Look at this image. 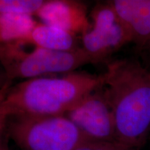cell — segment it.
<instances>
[{
	"instance_id": "2e32d148",
	"label": "cell",
	"mask_w": 150,
	"mask_h": 150,
	"mask_svg": "<svg viewBox=\"0 0 150 150\" xmlns=\"http://www.w3.org/2000/svg\"><path fill=\"white\" fill-rule=\"evenodd\" d=\"M145 48H147V50L148 51H149V52H150V40L149 41V42H148V44H147V47H146Z\"/></svg>"
},
{
	"instance_id": "52a82bcc",
	"label": "cell",
	"mask_w": 150,
	"mask_h": 150,
	"mask_svg": "<svg viewBox=\"0 0 150 150\" xmlns=\"http://www.w3.org/2000/svg\"><path fill=\"white\" fill-rule=\"evenodd\" d=\"M35 16L42 23L60 28L74 35H81L91 27L87 6L79 1L45 0Z\"/></svg>"
},
{
	"instance_id": "5b68a950",
	"label": "cell",
	"mask_w": 150,
	"mask_h": 150,
	"mask_svg": "<svg viewBox=\"0 0 150 150\" xmlns=\"http://www.w3.org/2000/svg\"><path fill=\"white\" fill-rule=\"evenodd\" d=\"M89 17L91 27L81 35V47L94 64L106 63L112 54L132 42L130 33L109 1L97 4Z\"/></svg>"
},
{
	"instance_id": "7a4b0ae2",
	"label": "cell",
	"mask_w": 150,
	"mask_h": 150,
	"mask_svg": "<svg viewBox=\"0 0 150 150\" xmlns=\"http://www.w3.org/2000/svg\"><path fill=\"white\" fill-rule=\"evenodd\" d=\"M104 79V73L74 71L23 80L0 91V104L11 116L65 115Z\"/></svg>"
},
{
	"instance_id": "ba28073f",
	"label": "cell",
	"mask_w": 150,
	"mask_h": 150,
	"mask_svg": "<svg viewBox=\"0 0 150 150\" xmlns=\"http://www.w3.org/2000/svg\"><path fill=\"white\" fill-rule=\"evenodd\" d=\"M109 2L130 33L138 51L150 40V0H113Z\"/></svg>"
},
{
	"instance_id": "8fae6325",
	"label": "cell",
	"mask_w": 150,
	"mask_h": 150,
	"mask_svg": "<svg viewBox=\"0 0 150 150\" xmlns=\"http://www.w3.org/2000/svg\"><path fill=\"white\" fill-rule=\"evenodd\" d=\"M45 0H0V13L35 16Z\"/></svg>"
},
{
	"instance_id": "30bf717a",
	"label": "cell",
	"mask_w": 150,
	"mask_h": 150,
	"mask_svg": "<svg viewBox=\"0 0 150 150\" xmlns=\"http://www.w3.org/2000/svg\"><path fill=\"white\" fill-rule=\"evenodd\" d=\"M37 23L29 15L0 13V45H22Z\"/></svg>"
},
{
	"instance_id": "4fadbf2b",
	"label": "cell",
	"mask_w": 150,
	"mask_h": 150,
	"mask_svg": "<svg viewBox=\"0 0 150 150\" xmlns=\"http://www.w3.org/2000/svg\"><path fill=\"white\" fill-rule=\"evenodd\" d=\"M10 116L11 115L8 110L0 104V149L3 145V136L6 133L7 122Z\"/></svg>"
},
{
	"instance_id": "5bb4252c",
	"label": "cell",
	"mask_w": 150,
	"mask_h": 150,
	"mask_svg": "<svg viewBox=\"0 0 150 150\" xmlns=\"http://www.w3.org/2000/svg\"><path fill=\"white\" fill-rule=\"evenodd\" d=\"M6 86H8L7 83V79L2 67L0 65V91L5 88Z\"/></svg>"
},
{
	"instance_id": "8992f818",
	"label": "cell",
	"mask_w": 150,
	"mask_h": 150,
	"mask_svg": "<svg viewBox=\"0 0 150 150\" xmlns=\"http://www.w3.org/2000/svg\"><path fill=\"white\" fill-rule=\"evenodd\" d=\"M89 141L117 142L115 122L103 86L65 114Z\"/></svg>"
},
{
	"instance_id": "7c38bea8",
	"label": "cell",
	"mask_w": 150,
	"mask_h": 150,
	"mask_svg": "<svg viewBox=\"0 0 150 150\" xmlns=\"http://www.w3.org/2000/svg\"><path fill=\"white\" fill-rule=\"evenodd\" d=\"M74 150H135L118 142L86 141Z\"/></svg>"
},
{
	"instance_id": "6da1fadb",
	"label": "cell",
	"mask_w": 150,
	"mask_h": 150,
	"mask_svg": "<svg viewBox=\"0 0 150 150\" xmlns=\"http://www.w3.org/2000/svg\"><path fill=\"white\" fill-rule=\"evenodd\" d=\"M104 74L116 140L140 150L150 135V72L136 60L122 59L107 62Z\"/></svg>"
},
{
	"instance_id": "e0dca14e",
	"label": "cell",
	"mask_w": 150,
	"mask_h": 150,
	"mask_svg": "<svg viewBox=\"0 0 150 150\" xmlns=\"http://www.w3.org/2000/svg\"><path fill=\"white\" fill-rule=\"evenodd\" d=\"M149 138H150V135H149Z\"/></svg>"
},
{
	"instance_id": "3957f363",
	"label": "cell",
	"mask_w": 150,
	"mask_h": 150,
	"mask_svg": "<svg viewBox=\"0 0 150 150\" xmlns=\"http://www.w3.org/2000/svg\"><path fill=\"white\" fill-rule=\"evenodd\" d=\"M20 43L0 45V65L8 86L13 81L72 72L88 64L91 58L80 47L70 52H58L34 47L28 52Z\"/></svg>"
},
{
	"instance_id": "277c9868",
	"label": "cell",
	"mask_w": 150,
	"mask_h": 150,
	"mask_svg": "<svg viewBox=\"0 0 150 150\" xmlns=\"http://www.w3.org/2000/svg\"><path fill=\"white\" fill-rule=\"evenodd\" d=\"M6 134L22 150H74L89 141L65 115L11 116Z\"/></svg>"
},
{
	"instance_id": "9a60e30c",
	"label": "cell",
	"mask_w": 150,
	"mask_h": 150,
	"mask_svg": "<svg viewBox=\"0 0 150 150\" xmlns=\"http://www.w3.org/2000/svg\"><path fill=\"white\" fill-rule=\"evenodd\" d=\"M0 150H8V148H7L6 145L5 143H4V142H3V145H2V146H1V149H0Z\"/></svg>"
},
{
	"instance_id": "9c48e42d",
	"label": "cell",
	"mask_w": 150,
	"mask_h": 150,
	"mask_svg": "<svg viewBox=\"0 0 150 150\" xmlns=\"http://www.w3.org/2000/svg\"><path fill=\"white\" fill-rule=\"evenodd\" d=\"M31 45L35 48L58 52H70L78 50L76 35L54 26L38 23L22 43V45Z\"/></svg>"
}]
</instances>
